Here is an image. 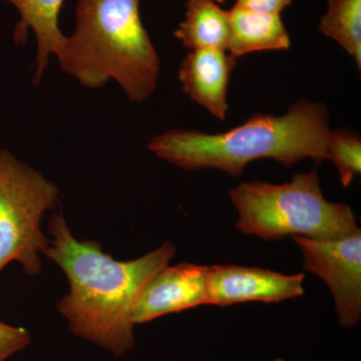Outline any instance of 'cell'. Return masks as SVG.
Wrapping results in <instances>:
<instances>
[{
  "label": "cell",
  "mask_w": 361,
  "mask_h": 361,
  "mask_svg": "<svg viewBox=\"0 0 361 361\" xmlns=\"http://www.w3.org/2000/svg\"><path fill=\"white\" fill-rule=\"evenodd\" d=\"M16 7L20 20L13 30L16 44L21 45L27 40L32 30L37 37V54L35 59L33 84H39L44 78L49 56L61 54L66 37L59 28V14L65 0H0Z\"/></svg>",
  "instance_id": "30bf717a"
},
{
  "label": "cell",
  "mask_w": 361,
  "mask_h": 361,
  "mask_svg": "<svg viewBox=\"0 0 361 361\" xmlns=\"http://www.w3.org/2000/svg\"><path fill=\"white\" fill-rule=\"evenodd\" d=\"M228 11L227 51L234 58L251 52L285 51L290 47V35L280 14L261 13L235 6Z\"/></svg>",
  "instance_id": "8fae6325"
},
{
  "label": "cell",
  "mask_w": 361,
  "mask_h": 361,
  "mask_svg": "<svg viewBox=\"0 0 361 361\" xmlns=\"http://www.w3.org/2000/svg\"><path fill=\"white\" fill-rule=\"evenodd\" d=\"M52 239L44 252L70 282V293L58 303L75 336L122 356L135 348L133 314L149 280L174 258L176 247L167 241L132 261L115 260L96 241H78L65 218L49 221Z\"/></svg>",
  "instance_id": "6da1fadb"
},
{
  "label": "cell",
  "mask_w": 361,
  "mask_h": 361,
  "mask_svg": "<svg viewBox=\"0 0 361 361\" xmlns=\"http://www.w3.org/2000/svg\"><path fill=\"white\" fill-rule=\"evenodd\" d=\"M174 37L190 51H227L229 11L218 6L215 0H188L185 20L175 30Z\"/></svg>",
  "instance_id": "7c38bea8"
},
{
  "label": "cell",
  "mask_w": 361,
  "mask_h": 361,
  "mask_svg": "<svg viewBox=\"0 0 361 361\" xmlns=\"http://www.w3.org/2000/svg\"><path fill=\"white\" fill-rule=\"evenodd\" d=\"M207 266H165L142 289L133 322L142 324L161 316L207 305Z\"/></svg>",
  "instance_id": "ba28073f"
},
{
  "label": "cell",
  "mask_w": 361,
  "mask_h": 361,
  "mask_svg": "<svg viewBox=\"0 0 361 361\" xmlns=\"http://www.w3.org/2000/svg\"><path fill=\"white\" fill-rule=\"evenodd\" d=\"M330 130L325 104L299 99L283 116L256 114L220 134L171 129L154 135L148 149L184 170L217 169L239 177L251 161L273 159L290 168L304 159L327 160Z\"/></svg>",
  "instance_id": "7a4b0ae2"
},
{
  "label": "cell",
  "mask_w": 361,
  "mask_h": 361,
  "mask_svg": "<svg viewBox=\"0 0 361 361\" xmlns=\"http://www.w3.org/2000/svg\"><path fill=\"white\" fill-rule=\"evenodd\" d=\"M141 0H78L75 26L58 56L61 70L89 89L116 80L132 103L155 92L161 61L142 25Z\"/></svg>",
  "instance_id": "3957f363"
},
{
  "label": "cell",
  "mask_w": 361,
  "mask_h": 361,
  "mask_svg": "<svg viewBox=\"0 0 361 361\" xmlns=\"http://www.w3.org/2000/svg\"><path fill=\"white\" fill-rule=\"evenodd\" d=\"M304 269L322 278L334 295L339 323L350 329L361 317V231L336 240L293 236Z\"/></svg>",
  "instance_id": "8992f818"
},
{
  "label": "cell",
  "mask_w": 361,
  "mask_h": 361,
  "mask_svg": "<svg viewBox=\"0 0 361 361\" xmlns=\"http://www.w3.org/2000/svg\"><path fill=\"white\" fill-rule=\"evenodd\" d=\"M229 196L238 212L236 227L264 241L287 236L336 240L360 230L350 206L324 198L315 169L281 185L243 182Z\"/></svg>",
  "instance_id": "277c9868"
},
{
  "label": "cell",
  "mask_w": 361,
  "mask_h": 361,
  "mask_svg": "<svg viewBox=\"0 0 361 361\" xmlns=\"http://www.w3.org/2000/svg\"><path fill=\"white\" fill-rule=\"evenodd\" d=\"M32 341L27 330L0 322V361L23 350Z\"/></svg>",
  "instance_id": "9a60e30c"
},
{
  "label": "cell",
  "mask_w": 361,
  "mask_h": 361,
  "mask_svg": "<svg viewBox=\"0 0 361 361\" xmlns=\"http://www.w3.org/2000/svg\"><path fill=\"white\" fill-rule=\"evenodd\" d=\"M59 189L42 173L0 151V273L18 262L26 274L42 272L40 255L49 246L42 217L56 205Z\"/></svg>",
  "instance_id": "5b68a950"
},
{
  "label": "cell",
  "mask_w": 361,
  "mask_h": 361,
  "mask_svg": "<svg viewBox=\"0 0 361 361\" xmlns=\"http://www.w3.org/2000/svg\"><path fill=\"white\" fill-rule=\"evenodd\" d=\"M327 160L338 171L341 184L350 186L361 172V137L349 129L331 130L327 146Z\"/></svg>",
  "instance_id": "5bb4252c"
},
{
  "label": "cell",
  "mask_w": 361,
  "mask_h": 361,
  "mask_svg": "<svg viewBox=\"0 0 361 361\" xmlns=\"http://www.w3.org/2000/svg\"><path fill=\"white\" fill-rule=\"evenodd\" d=\"M274 361H278V360H274Z\"/></svg>",
  "instance_id": "e0dca14e"
},
{
  "label": "cell",
  "mask_w": 361,
  "mask_h": 361,
  "mask_svg": "<svg viewBox=\"0 0 361 361\" xmlns=\"http://www.w3.org/2000/svg\"><path fill=\"white\" fill-rule=\"evenodd\" d=\"M305 275H285L257 267L207 266V305L227 306L248 301L280 302L304 294Z\"/></svg>",
  "instance_id": "52a82bcc"
},
{
  "label": "cell",
  "mask_w": 361,
  "mask_h": 361,
  "mask_svg": "<svg viewBox=\"0 0 361 361\" xmlns=\"http://www.w3.org/2000/svg\"><path fill=\"white\" fill-rule=\"evenodd\" d=\"M293 0H236L235 6L251 11L273 14H280L290 6Z\"/></svg>",
  "instance_id": "2e32d148"
},
{
  "label": "cell",
  "mask_w": 361,
  "mask_h": 361,
  "mask_svg": "<svg viewBox=\"0 0 361 361\" xmlns=\"http://www.w3.org/2000/svg\"><path fill=\"white\" fill-rule=\"evenodd\" d=\"M318 30L338 42L361 70V0H329Z\"/></svg>",
  "instance_id": "4fadbf2b"
},
{
  "label": "cell",
  "mask_w": 361,
  "mask_h": 361,
  "mask_svg": "<svg viewBox=\"0 0 361 361\" xmlns=\"http://www.w3.org/2000/svg\"><path fill=\"white\" fill-rule=\"evenodd\" d=\"M237 59L219 49H194L180 63L178 78L183 92L218 120L229 110L228 87Z\"/></svg>",
  "instance_id": "9c48e42d"
}]
</instances>
